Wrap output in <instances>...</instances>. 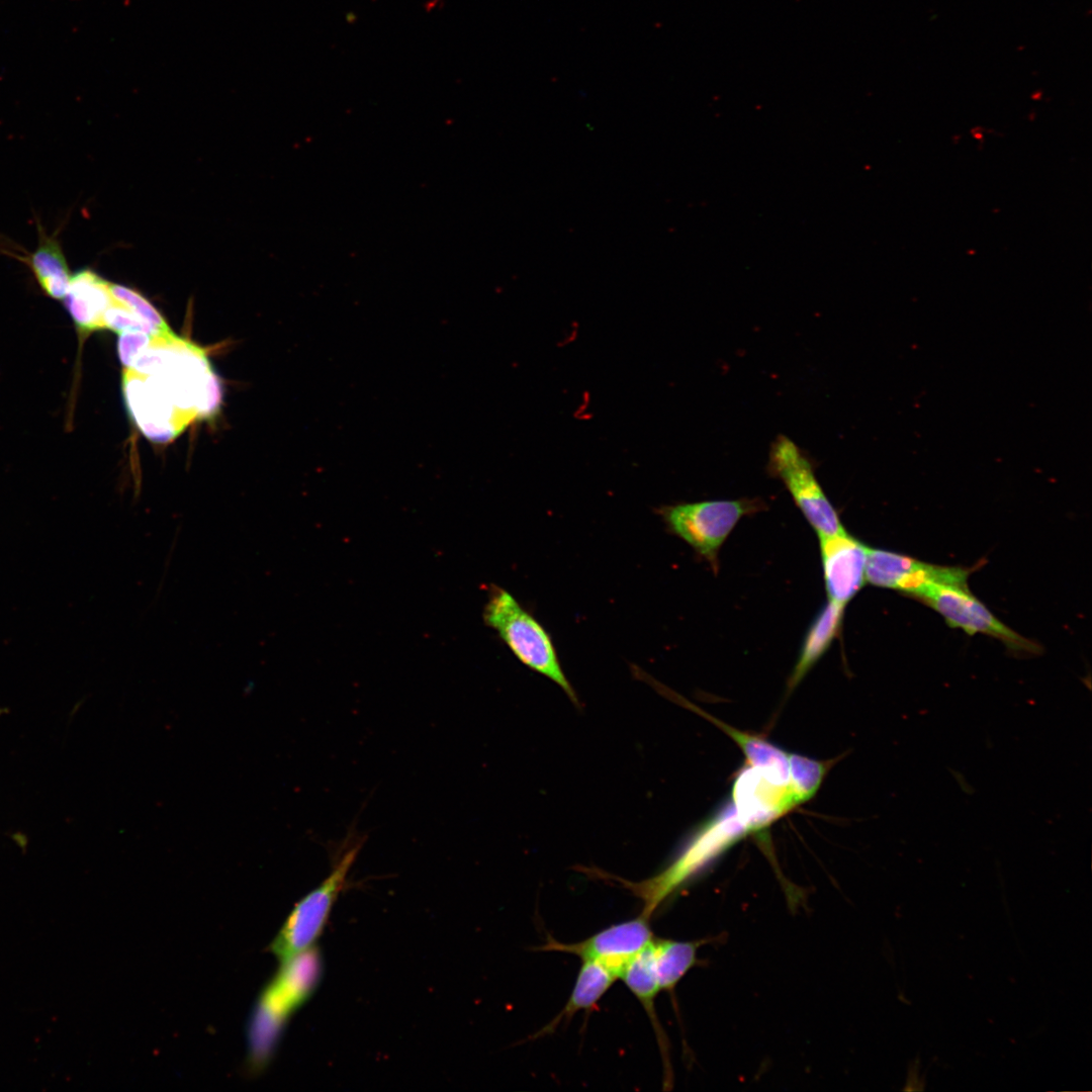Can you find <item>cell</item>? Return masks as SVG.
I'll return each mask as SVG.
<instances>
[{"mask_svg": "<svg viewBox=\"0 0 1092 1092\" xmlns=\"http://www.w3.org/2000/svg\"><path fill=\"white\" fill-rule=\"evenodd\" d=\"M971 569L942 566L885 549L868 548L866 582L913 597L929 584L968 585Z\"/></svg>", "mask_w": 1092, "mask_h": 1092, "instance_id": "obj_9", "label": "cell"}, {"mask_svg": "<svg viewBox=\"0 0 1092 1092\" xmlns=\"http://www.w3.org/2000/svg\"><path fill=\"white\" fill-rule=\"evenodd\" d=\"M581 962V967L566 1004L534 1037L550 1034L560 1023L569 1021L577 1012L594 1008L618 979L616 975L599 963L592 961Z\"/></svg>", "mask_w": 1092, "mask_h": 1092, "instance_id": "obj_16", "label": "cell"}, {"mask_svg": "<svg viewBox=\"0 0 1092 1092\" xmlns=\"http://www.w3.org/2000/svg\"><path fill=\"white\" fill-rule=\"evenodd\" d=\"M365 840L366 836L352 825L345 838L330 849L332 870L329 876L294 906L270 944V950L280 961L313 946L337 898L346 887L348 874Z\"/></svg>", "mask_w": 1092, "mask_h": 1092, "instance_id": "obj_3", "label": "cell"}, {"mask_svg": "<svg viewBox=\"0 0 1092 1092\" xmlns=\"http://www.w3.org/2000/svg\"><path fill=\"white\" fill-rule=\"evenodd\" d=\"M765 508L760 498L742 497L667 505L659 514L670 533L688 543L716 573L719 550L739 520Z\"/></svg>", "mask_w": 1092, "mask_h": 1092, "instance_id": "obj_5", "label": "cell"}, {"mask_svg": "<svg viewBox=\"0 0 1092 1092\" xmlns=\"http://www.w3.org/2000/svg\"><path fill=\"white\" fill-rule=\"evenodd\" d=\"M703 941H681L653 937L651 947L660 990L672 992L679 980L697 963Z\"/></svg>", "mask_w": 1092, "mask_h": 1092, "instance_id": "obj_18", "label": "cell"}, {"mask_svg": "<svg viewBox=\"0 0 1092 1092\" xmlns=\"http://www.w3.org/2000/svg\"><path fill=\"white\" fill-rule=\"evenodd\" d=\"M483 620L523 664L554 681L578 705L576 693L563 672L550 635L512 594L492 586L484 606Z\"/></svg>", "mask_w": 1092, "mask_h": 1092, "instance_id": "obj_4", "label": "cell"}, {"mask_svg": "<svg viewBox=\"0 0 1092 1092\" xmlns=\"http://www.w3.org/2000/svg\"><path fill=\"white\" fill-rule=\"evenodd\" d=\"M323 975V959L310 947L283 961L255 1006L248 1031L249 1064L253 1071L271 1060L290 1016L314 993Z\"/></svg>", "mask_w": 1092, "mask_h": 1092, "instance_id": "obj_1", "label": "cell"}, {"mask_svg": "<svg viewBox=\"0 0 1092 1092\" xmlns=\"http://www.w3.org/2000/svg\"><path fill=\"white\" fill-rule=\"evenodd\" d=\"M790 787L797 805L812 799L820 788L831 761L788 753Z\"/></svg>", "mask_w": 1092, "mask_h": 1092, "instance_id": "obj_19", "label": "cell"}, {"mask_svg": "<svg viewBox=\"0 0 1092 1092\" xmlns=\"http://www.w3.org/2000/svg\"><path fill=\"white\" fill-rule=\"evenodd\" d=\"M913 598L940 614L952 628L968 634H984L1000 640L1018 654H1037L1041 646L1023 637L997 619L969 589L968 585L929 584Z\"/></svg>", "mask_w": 1092, "mask_h": 1092, "instance_id": "obj_7", "label": "cell"}, {"mask_svg": "<svg viewBox=\"0 0 1092 1092\" xmlns=\"http://www.w3.org/2000/svg\"><path fill=\"white\" fill-rule=\"evenodd\" d=\"M29 266L38 283L51 278L71 276L60 244L56 239L43 235L29 258Z\"/></svg>", "mask_w": 1092, "mask_h": 1092, "instance_id": "obj_21", "label": "cell"}, {"mask_svg": "<svg viewBox=\"0 0 1092 1092\" xmlns=\"http://www.w3.org/2000/svg\"><path fill=\"white\" fill-rule=\"evenodd\" d=\"M110 293L115 302L122 304L147 323L157 336L170 337L175 334L156 307L140 292L110 283Z\"/></svg>", "mask_w": 1092, "mask_h": 1092, "instance_id": "obj_20", "label": "cell"}, {"mask_svg": "<svg viewBox=\"0 0 1092 1092\" xmlns=\"http://www.w3.org/2000/svg\"><path fill=\"white\" fill-rule=\"evenodd\" d=\"M122 393L130 418L153 442L167 443L191 423L149 376L123 369Z\"/></svg>", "mask_w": 1092, "mask_h": 1092, "instance_id": "obj_10", "label": "cell"}, {"mask_svg": "<svg viewBox=\"0 0 1092 1092\" xmlns=\"http://www.w3.org/2000/svg\"><path fill=\"white\" fill-rule=\"evenodd\" d=\"M650 918L641 912L635 918L613 924L573 943L548 937L539 949L566 952L579 957L581 961L599 963L620 979L629 963L653 939Z\"/></svg>", "mask_w": 1092, "mask_h": 1092, "instance_id": "obj_8", "label": "cell"}, {"mask_svg": "<svg viewBox=\"0 0 1092 1092\" xmlns=\"http://www.w3.org/2000/svg\"><path fill=\"white\" fill-rule=\"evenodd\" d=\"M151 335L144 332H123L119 334L117 341V353L124 369L130 368L138 355L149 346Z\"/></svg>", "mask_w": 1092, "mask_h": 1092, "instance_id": "obj_23", "label": "cell"}, {"mask_svg": "<svg viewBox=\"0 0 1092 1092\" xmlns=\"http://www.w3.org/2000/svg\"><path fill=\"white\" fill-rule=\"evenodd\" d=\"M766 469L783 482L819 538L845 530L818 481L809 454L788 436L780 434L770 444Z\"/></svg>", "mask_w": 1092, "mask_h": 1092, "instance_id": "obj_6", "label": "cell"}, {"mask_svg": "<svg viewBox=\"0 0 1092 1092\" xmlns=\"http://www.w3.org/2000/svg\"><path fill=\"white\" fill-rule=\"evenodd\" d=\"M102 326L103 330H110L118 334L123 332H144L157 336L147 323L114 300L103 314Z\"/></svg>", "mask_w": 1092, "mask_h": 1092, "instance_id": "obj_22", "label": "cell"}, {"mask_svg": "<svg viewBox=\"0 0 1092 1092\" xmlns=\"http://www.w3.org/2000/svg\"><path fill=\"white\" fill-rule=\"evenodd\" d=\"M732 804L750 833L760 831L798 806L790 785H776L747 763L735 778Z\"/></svg>", "mask_w": 1092, "mask_h": 1092, "instance_id": "obj_11", "label": "cell"}, {"mask_svg": "<svg viewBox=\"0 0 1092 1092\" xmlns=\"http://www.w3.org/2000/svg\"><path fill=\"white\" fill-rule=\"evenodd\" d=\"M6 711H7V710H5V709H0V715H1V714H3V713H5Z\"/></svg>", "mask_w": 1092, "mask_h": 1092, "instance_id": "obj_24", "label": "cell"}, {"mask_svg": "<svg viewBox=\"0 0 1092 1092\" xmlns=\"http://www.w3.org/2000/svg\"><path fill=\"white\" fill-rule=\"evenodd\" d=\"M113 302L110 283L90 269L71 276L65 306L81 334L103 330L102 317Z\"/></svg>", "mask_w": 1092, "mask_h": 1092, "instance_id": "obj_13", "label": "cell"}, {"mask_svg": "<svg viewBox=\"0 0 1092 1092\" xmlns=\"http://www.w3.org/2000/svg\"><path fill=\"white\" fill-rule=\"evenodd\" d=\"M844 607L828 602L810 625L804 638L799 657L788 680V691L792 692L830 648L840 635Z\"/></svg>", "mask_w": 1092, "mask_h": 1092, "instance_id": "obj_15", "label": "cell"}, {"mask_svg": "<svg viewBox=\"0 0 1092 1092\" xmlns=\"http://www.w3.org/2000/svg\"><path fill=\"white\" fill-rule=\"evenodd\" d=\"M652 941V940H651ZM620 979L644 1007L657 1035V1040L664 1057L665 1075L667 1074V1043L655 1012V998L660 991L655 972L651 942L639 952L625 968Z\"/></svg>", "mask_w": 1092, "mask_h": 1092, "instance_id": "obj_17", "label": "cell"}, {"mask_svg": "<svg viewBox=\"0 0 1092 1092\" xmlns=\"http://www.w3.org/2000/svg\"><path fill=\"white\" fill-rule=\"evenodd\" d=\"M750 834L732 803L706 822L672 860L656 875L639 882H619L642 901V913L654 911L729 847Z\"/></svg>", "mask_w": 1092, "mask_h": 1092, "instance_id": "obj_2", "label": "cell"}, {"mask_svg": "<svg viewBox=\"0 0 1092 1092\" xmlns=\"http://www.w3.org/2000/svg\"><path fill=\"white\" fill-rule=\"evenodd\" d=\"M687 707L696 711L720 727L742 749L747 764L757 768L771 783L787 786L790 783L788 753L766 738L753 733L733 728L707 712L684 701Z\"/></svg>", "mask_w": 1092, "mask_h": 1092, "instance_id": "obj_14", "label": "cell"}, {"mask_svg": "<svg viewBox=\"0 0 1092 1092\" xmlns=\"http://www.w3.org/2000/svg\"><path fill=\"white\" fill-rule=\"evenodd\" d=\"M819 539L828 600L845 608L866 582L869 546L845 530Z\"/></svg>", "mask_w": 1092, "mask_h": 1092, "instance_id": "obj_12", "label": "cell"}]
</instances>
